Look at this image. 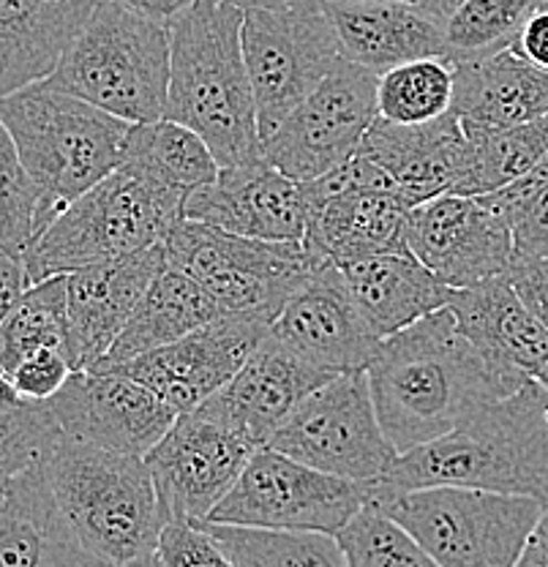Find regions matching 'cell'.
Here are the masks:
<instances>
[{"mask_svg":"<svg viewBox=\"0 0 548 567\" xmlns=\"http://www.w3.org/2000/svg\"><path fill=\"white\" fill-rule=\"evenodd\" d=\"M365 377L376 417L399 456L451 434L477 410L505 399L447 309L382 339Z\"/></svg>","mask_w":548,"mask_h":567,"instance_id":"cell-1","label":"cell"},{"mask_svg":"<svg viewBox=\"0 0 548 567\" xmlns=\"http://www.w3.org/2000/svg\"><path fill=\"white\" fill-rule=\"evenodd\" d=\"M432 486L533 496L548 505V390L538 380L524 382L451 434L402 453L371 492Z\"/></svg>","mask_w":548,"mask_h":567,"instance_id":"cell-2","label":"cell"},{"mask_svg":"<svg viewBox=\"0 0 548 567\" xmlns=\"http://www.w3.org/2000/svg\"><path fill=\"white\" fill-rule=\"evenodd\" d=\"M244 11L194 0L169 28V85L164 117L192 128L219 167L262 158L255 96L240 50Z\"/></svg>","mask_w":548,"mask_h":567,"instance_id":"cell-3","label":"cell"},{"mask_svg":"<svg viewBox=\"0 0 548 567\" xmlns=\"http://www.w3.org/2000/svg\"><path fill=\"white\" fill-rule=\"evenodd\" d=\"M39 470L58 513L91 557L107 567H128L151 557L164 516L143 458L58 431L39 458Z\"/></svg>","mask_w":548,"mask_h":567,"instance_id":"cell-4","label":"cell"},{"mask_svg":"<svg viewBox=\"0 0 548 567\" xmlns=\"http://www.w3.org/2000/svg\"><path fill=\"white\" fill-rule=\"evenodd\" d=\"M0 123L37 183V238L66 205L121 167L132 132V123L46 80L0 99Z\"/></svg>","mask_w":548,"mask_h":567,"instance_id":"cell-5","label":"cell"},{"mask_svg":"<svg viewBox=\"0 0 548 567\" xmlns=\"http://www.w3.org/2000/svg\"><path fill=\"white\" fill-rule=\"evenodd\" d=\"M186 194L121 164L66 205L22 257L28 287L112 262L167 240L183 218Z\"/></svg>","mask_w":548,"mask_h":567,"instance_id":"cell-6","label":"cell"},{"mask_svg":"<svg viewBox=\"0 0 548 567\" xmlns=\"http://www.w3.org/2000/svg\"><path fill=\"white\" fill-rule=\"evenodd\" d=\"M44 80L132 126L162 121L169 31L128 11L121 0H99Z\"/></svg>","mask_w":548,"mask_h":567,"instance_id":"cell-7","label":"cell"},{"mask_svg":"<svg viewBox=\"0 0 548 567\" xmlns=\"http://www.w3.org/2000/svg\"><path fill=\"white\" fill-rule=\"evenodd\" d=\"M369 502L410 532L437 567H516L544 513L533 496L458 486L371 492Z\"/></svg>","mask_w":548,"mask_h":567,"instance_id":"cell-8","label":"cell"},{"mask_svg":"<svg viewBox=\"0 0 548 567\" xmlns=\"http://www.w3.org/2000/svg\"><path fill=\"white\" fill-rule=\"evenodd\" d=\"M167 265L203 287L224 317L273 322L320 259L303 244H268L180 218L164 240Z\"/></svg>","mask_w":548,"mask_h":567,"instance_id":"cell-9","label":"cell"},{"mask_svg":"<svg viewBox=\"0 0 548 567\" xmlns=\"http://www.w3.org/2000/svg\"><path fill=\"white\" fill-rule=\"evenodd\" d=\"M265 447L355 483H376L399 458L376 417L365 371L335 374L306 395Z\"/></svg>","mask_w":548,"mask_h":567,"instance_id":"cell-10","label":"cell"},{"mask_svg":"<svg viewBox=\"0 0 548 567\" xmlns=\"http://www.w3.org/2000/svg\"><path fill=\"white\" fill-rule=\"evenodd\" d=\"M371 483L311 470L285 453L259 447L235 486L205 522L229 527L325 532L333 535L369 502Z\"/></svg>","mask_w":548,"mask_h":567,"instance_id":"cell-11","label":"cell"},{"mask_svg":"<svg viewBox=\"0 0 548 567\" xmlns=\"http://www.w3.org/2000/svg\"><path fill=\"white\" fill-rule=\"evenodd\" d=\"M255 451L259 447L216 404L214 395L197 410L175 417L167 434L143 456L164 524L205 522Z\"/></svg>","mask_w":548,"mask_h":567,"instance_id":"cell-12","label":"cell"},{"mask_svg":"<svg viewBox=\"0 0 548 567\" xmlns=\"http://www.w3.org/2000/svg\"><path fill=\"white\" fill-rule=\"evenodd\" d=\"M240 50L262 140L341 61L325 6L314 11H244Z\"/></svg>","mask_w":548,"mask_h":567,"instance_id":"cell-13","label":"cell"},{"mask_svg":"<svg viewBox=\"0 0 548 567\" xmlns=\"http://www.w3.org/2000/svg\"><path fill=\"white\" fill-rule=\"evenodd\" d=\"M376 80L380 76L341 58L262 140V162L292 181L311 183L355 156L363 134L376 121Z\"/></svg>","mask_w":548,"mask_h":567,"instance_id":"cell-14","label":"cell"},{"mask_svg":"<svg viewBox=\"0 0 548 567\" xmlns=\"http://www.w3.org/2000/svg\"><path fill=\"white\" fill-rule=\"evenodd\" d=\"M406 248L440 284L464 289L510 268L513 233L483 197L440 194L406 210Z\"/></svg>","mask_w":548,"mask_h":567,"instance_id":"cell-15","label":"cell"},{"mask_svg":"<svg viewBox=\"0 0 548 567\" xmlns=\"http://www.w3.org/2000/svg\"><path fill=\"white\" fill-rule=\"evenodd\" d=\"M41 404L61 434L139 458L178 417L151 388L121 371H72L63 388Z\"/></svg>","mask_w":548,"mask_h":567,"instance_id":"cell-16","label":"cell"},{"mask_svg":"<svg viewBox=\"0 0 548 567\" xmlns=\"http://www.w3.org/2000/svg\"><path fill=\"white\" fill-rule=\"evenodd\" d=\"M270 324L251 317H219L167 347L139 354L112 371L151 388L175 415L197 410L246 363Z\"/></svg>","mask_w":548,"mask_h":567,"instance_id":"cell-17","label":"cell"},{"mask_svg":"<svg viewBox=\"0 0 548 567\" xmlns=\"http://www.w3.org/2000/svg\"><path fill=\"white\" fill-rule=\"evenodd\" d=\"M268 336L328 374L365 371L380 347L347 289L341 268L325 259L309 270L281 306Z\"/></svg>","mask_w":548,"mask_h":567,"instance_id":"cell-18","label":"cell"},{"mask_svg":"<svg viewBox=\"0 0 548 567\" xmlns=\"http://www.w3.org/2000/svg\"><path fill=\"white\" fill-rule=\"evenodd\" d=\"M445 309L503 395L516 393L546 365L548 330L521 303L505 274L464 289L447 287Z\"/></svg>","mask_w":548,"mask_h":567,"instance_id":"cell-19","label":"cell"},{"mask_svg":"<svg viewBox=\"0 0 548 567\" xmlns=\"http://www.w3.org/2000/svg\"><path fill=\"white\" fill-rule=\"evenodd\" d=\"M183 218L268 244H300L306 233L303 183L268 162L221 167L183 203Z\"/></svg>","mask_w":548,"mask_h":567,"instance_id":"cell-20","label":"cell"},{"mask_svg":"<svg viewBox=\"0 0 548 567\" xmlns=\"http://www.w3.org/2000/svg\"><path fill=\"white\" fill-rule=\"evenodd\" d=\"M167 268L164 244L128 257L66 274V358L72 371H87L110 352L139 300Z\"/></svg>","mask_w":548,"mask_h":567,"instance_id":"cell-21","label":"cell"},{"mask_svg":"<svg viewBox=\"0 0 548 567\" xmlns=\"http://www.w3.org/2000/svg\"><path fill=\"white\" fill-rule=\"evenodd\" d=\"M358 153L391 177L406 208L453 194L467 175V137L453 112L410 126L376 117Z\"/></svg>","mask_w":548,"mask_h":567,"instance_id":"cell-22","label":"cell"},{"mask_svg":"<svg viewBox=\"0 0 548 567\" xmlns=\"http://www.w3.org/2000/svg\"><path fill=\"white\" fill-rule=\"evenodd\" d=\"M306 251L333 265L376 254H410L406 205L391 192H325L303 183Z\"/></svg>","mask_w":548,"mask_h":567,"instance_id":"cell-23","label":"cell"},{"mask_svg":"<svg viewBox=\"0 0 548 567\" xmlns=\"http://www.w3.org/2000/svg\"><path fill=\"white\" fill-rule=\"evenodd\" d=\"M339 55L371 74L421 58H445V25L406 0L325 3Z\"/></svg>","mask_w":548,"mask_h":567,"instance_id":"cell-24","label":"cell"},{"mask_svg":"<svg viewBox=\"0 0 548 567\" xmlns=\"http://www.w3.org/2000/svg\"><path fill=\"white\" fill-rule=\"evenodd\" d=\"M333 377L335 374L300 360L298 354L265 333L238 374L214 399L232 417V423L255 442V447H265L276 429L292 415L294 406Z\"/></svg>","mask_w":548,"mask_h":567,"instance_id":"cell-25","label":"cell"},{"mask_svg":"<svg viewBox=\"0 0 548 567\" xmlns=\"http://www.w3.org/2000/svg\"><path fill=\"white\" fill-rule=\"evenodd\" d=\"M99 0H0V99L58 66Z\"/></svg>","mask_w":548,"mask_h":567,"instance_id":"cell-26","label":"cell"},{"mask_svg":"<svg viewBox=\"0 0 548 567\" xmlns=\"http://www.w3.org/2000/svg\"><path fill=\"white\" fill-rule=\"evenodd\" d=\"M453 115L469 126L508 128L548 115V74L513 50L453 63Z\"/></svg>","mask_w":548,"mask_h":567,"instance_id":"cell-27","label":"cell"},{"mask_svg":"<svg viewBox=\"0 0 548 567\" xmlns=\"http://www.w3.org/2000/svg\"><path fill=\"white\" fill-rule=\"evenodd\" d=\"M0 567H107L80 546L63 522L39 464L3 492Z\"/></svg>","mask_w":548,"mask_h":567,"instance_id":"cell-28","label":"cell"},{"mask_svg":"<svg viewBox=\"0 0 548 567\" xmlns=\"http://www.w3.org/2000/svg\"><path fill=\"white\" fill-rule=\"evenodd\" d=\"M347 289L374 339H387L432 311L445 309L447 287L412 254H376L341 265Z\"/></svg>","mask_w":548,"mask_h":567,"instance_id":"cell-29","label":"cell"},{"mask_svg":"<svg viewBox=\"0 0 548 567\" xmlns=\"http://www.w3.org/2000/svg\"><path fill=\"white\" fill-rule=\"evenodd\" d=\"M219 317L224 315L216 309L214 300L203 292V287L188 279L186 274H180L178 268L167 265L156 276V281L151 284L145 298L139 300L137 311L128 319L126 328L121 330L110 352L91 371L117 369V365L128 363L139 354L173 344V341L183 339L192 330L203 328V324L214 322Z\"/></svg>","mask_w":548,"mask_h":567,"instance_id":"cell-30","label":"cell"},{"mask_svg":"<svg viewBox=\"0 0 548 567\" xmlns=\"http://www.w3.org/2000/svg\"><path fill=\"white\" fill-rule=\"evenodd\" d=\"M467 137V175L453 194H494L524 177L548 153V115L508 128L462 123Z\"/></svg>","mask_w":548,"mask_h":567,"instance_id":"cell-31","label":"cell"},{"mask_svg":"<svg viewBox=\"0 0 548 567\" xmlns=\"http://www.w3.org/2000/svg\"><path fill=\"white\" fill-rule=\"evenodd\" d=\"M123 164L143 169L186 197L214 181L221 169L199 134L167 117L132 126L123 147Z\"/></svg>","mask_w":548,"mask_h":567,"instance_id":"cell-32","label":"cell"},{"mask_svg":"<svg viewBox=\"0 0 548 567\" xmlns=\"http://www.w3.org/2000/svg\"><path fill=\"white\" fill-rule=\"evenodd\" d=\"M66 276H50L31 284L0 322V374H11L41 350L66 354Z\"/></svg>","mask_w":548,"mask_h":567,"instance_id":"cell-33","label":"cell"},{"mask_svg":"<svg viewBox=\"0 0 548 567\" xmlns=\"http://www.w3.org/2000/svg\"><path fill=\"white\" fill-rule=\"evenodd\" d=\"M199 524L221 543L235 567H347L339 540L325 532Z\"/></svg>","mask_w":548,"mask_h":567,"instance_id":"cell-34","label":"cell"},{"mask_svg":"<svg viewBox=\"0 0 548 567\" xmlns=\"http://www.w3.org/2000/svg\"><path fill=\"white\" fill-rule=\"evenodd\" d=\"M548 0H464L445 22V58L477 61L510 50L524 22Z\"/></svg>","mask_w":548,"mask_h":567,"instance_id":"cell-35","label":"cell"},{"mask_svg":"<svg viewBox=\"0 0 548 567\" xmlns=\"http://www.w3.org/2000/svg\"><path fill=\"white\" fill-rule=\"evenodd\" d=\"M453 63L447 58H421L396 66L376 80V117L391 123H428L451 112Z\"/></svg>","mask_w":548,"mask_h":567,"instance_id":"cell-36","label":"cell"},{"mask_svg":"<svg viewBox=\"0 0 548 567\" xmlns=\"http://www.w3.org/2000/svg\"><path fill=\"white\" fill-rule=\"evenodd\" d=\"M335 540L347 567H437L410 532L371 502L335 532Z\"/></svg>","mask_w":548,"mask_h":567,"instance_id":"cell-37","label":"cell"},{"mask_svg":"<svg viewBox=\"0 0 548 567\" xmlns=\"http://www.w3.org/2000/svg\"><path fill=\"white\" fill-rule=\"evenodd\" d=\"M39 192L14 140L0 123V251L22 259L37 238Z\"/></svg>","mask_w":548,"mask_h":567,"instance_id":"cell-38","label":"cell"},{"mask_svg":"<svg viewBox=\"0 0 548 567\" xmlns=\"http://www.w3.org/2000/svg\"><path fill=\"white\" fill-rule=\"evenodd\" d=\"M55 434L58 425L44 404L20 401L0 406V494L39 464Z\"/></svg>","mask_w":548,"mask_h":567,"instance_id":"cell-39","label":"cell"},{"mask_svg":"<svg viewBox=\"0 0 548 567\" xmlns=\"http://www.w3.org/2000/svg\"><path fill=\"white\" fill-rule=\"evenodd\" d=\"M153 567H235L224 546L203 524L167 522L151 554Z\"/></svg>","mask_w":548,"mask_h":567,"instance_id":"cell-40","label":"cell"},{"mask_svg":"<svg viewBox=\"0 0 548 567\" xmlns=\"http://www.w3.org/2000/svg\"><path fill=\"white\" fill-rule=\"evenodd\" d=\"M69 374H72V365H69L66 354L58 350H41L22 360L11 374H6V380L22 401L41 404V401H50L63 388Z\"/></svg>","mask_w":548,"mask_h":567,"instance_id":"cell-41","label":"cell"},{"mask_svg":"<svg viewBox=\"0 0 548 567\" xmlns=\"http://www.w3.org/2000/svg\"><path fill=\"white\" fill-rule=\"evenodd\" d=\"M513 259L548 257V186L510 216Z\"/></svg>","mask_w":548,"mask_h":567,"instance_id":"cell-42","label":"cell"},{"mask_svg":"<svg viewBox=\"0 0 548 567\" xmlns=\"http://www.w3.org/2000/svg\"><path fill=\"white\" fill-rule=\"evenodd\" d=\"M510 287L521 303L533 311L535 319L548 330V257L544 259H513L505 270Z\"/></svg>","mask_w":548,"mask_h":567,"instance_id":"cell-43","label":"cell"},{"mask_svg":"<svg viewBox=\"0 0 548 567\" xmlns=\"http://www.w3.org/2000/svg\"><path fill=\"white\" fill-rule=\"evenodd\" d=\"M510 50L527 63H533L535 69L548 74V3L524 22L521 33L516 35Z\"/></svg>","mask_w":548,"mask_h":567,"instance_id":"cell-44","label":"cell"},{"mask_svg":"<svg viewBox=\"0 0 548 567\" xmlns=\"http://www.w3.org/2000/svg\"><path fill=\"white\" fill-rule=\"evenodd\" d=\"M28 289V276L22 259L9 257L0 251V322L11 311V306L20 300V295Z\"/></svg>","mask_w":548,"mask_h":567,"instance_id":"cell-45","label":"cell"},{"mask_svg":"<svg viewBox=\"0 0 548 567\" xmlns=\"http://www.w3.org/2000/svg\"><path fill=\"white\" fill-rule=\"evenodd\" d=\"M128 11L145 17L147 22L162 28H173L175 20H180L188 9L194 6V0H121Z\"/></svg>","mask_w":548,"mask_h":567,"instance_id":"cell-46","label":"cell"},{"mask_svg":"<svg viewBox=\"0 0 548 567\" xmlns=\"http://www.w3.org/2000/svg\"><path fill=\"white\" fill-rule=\"evenodd\" d=\"M516 567H548V505H544V513L524 540Z\"/></svg>","mask_w":548,"mask_h":567,"instance_id":"cell-47","label":"cell"},{"mask_svg":"<svg viewBox=\"0 0 548 567\" xmlns=\"http://www.w3.org/2000/svg\"><path fill=\"white\" fill-rule=\"evenodd\" d=\"M240 11H314L325 6V0H219Z\"/></svg>","mask_w":548,"mask_h":567,"instance_id":"cell-48","label":"cell"},{"mask_svg":"<svg viewBox=\"0 0 548 567\" xmlns=\"http://www.w3.org/2000/svg\"><path fill=\"white\" fill-rule=\"evenodd\" d=\"M406 3L417 6V9H423L426 14H432L434 20H440L442 25H445L447 17H451L453 11L464 3V0H406Z\"/></svg>","mask_w":548,"mask_h":567,"instance_id":"cell-49","label":"cell"},{"mask_svg":"<svg viewBox=\"0 0 548 567\" xmlns=\"http://www.w3.org/2000/svg\"><path fill=\"white\" fill-rule=\"evenodd\" d=\"M20 401L22 399L14 393V388L9 385V380L0 374V406H14V404H20Z\"/></svg>","mask_w":548,"mask_h":567,"instance_id":"cell-50","label":"cell"},{"mask_svg":"<svg viewBox=\"0 0 548 567\" xmlns=\"http://www.w3.org/2000/svg\"><path fill=\"white\" fill-rule=\"evenodd\" d=\"M535 380H538L540 385H544V388L548 390V360H546V365H544V369L538 371V377H535Z\"/></svg>","mask_w":548,"mask_h":567,"instance_id":"cell-51","label":"cell"},{"mask_svg":"<svg viewBox=\"0 0 548 567\" xmlns=\"http://www.w3.org/2000/svg\"><path fill=\"white\" fill-rule=\"evenodd\" d=\"M325 3H371V0H325Z\"/></svg>","mask_w":548,"mask_h":567,"instance_id":"cell-52","label":"cell"},{"mask_svg":"<svg viewBox=\"0 0 548 567\" xmlns=\"http://www.w3.org/2000/svg\"><path fill=\"white\" fill-rule=\"evenodd\" d=\"M128 567H153V563H151V557H147V559H143V563H137V565H128Z\"/></svg>","mask_w":548,"mask_h":567,"instance_id":"cell-53","label":"cell"},{"mask_svg":"<svg viewBox=\"0 0 548 567\" xmlns=\"http://www.w3.org/2000/svg\"><path fill=\"white\" fill-rule=\"evenodd\" d=\"M0 507H3V494H0Z\"/></svg>","mask_w":548,"mask_h":567,"instance_id":"cell-54","label":"cell"}]
</instances>
